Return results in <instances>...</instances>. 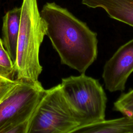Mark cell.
Returning a JSON list of instances; mask_svg holds the SVG:
<instances>
[{"label": "cell", "mask_w": 133, "mask_h": 133, "mask_svg": "<svg viewBox=\"0 0 133 133\" xmlns=\"http://www.w3.org/2000/svg\"><path fill=\"white\" fill-rule=\"evenodd\" d=\"M0 75L5 76H7L10 78H14V75L10 73L9 71H8L7 70H6V69H4L3 68L1 67L0 66Z\"/></svg>", "instance_id": "cell-14"}, {"label": "cell", "mask_w": 133, "mask_h": 133, "mask_svg": "<svg viewBox=\"0 0 133 133\" xmlns=\"http://www.w3.org/2000/svg\"><path fill=\"white\" fill-rule=\"evenodd\" d=\"M133 72V38L125 43L105 63L102 78L105 88L110 92L123 91Z\"/></svg>", "instance_id": "cell-6"}, {"label": "cell", "mask_w": 133, "mask_h": 133, "mask_svg": "<svg viewBox=\"0 0 133 133\" xmlns=\"http://www.w3.org/2000/svg\"><path fill=\"white\" fill-rule=\"evenodd\" d=\"M21 8L14 63L15 79L37 84L43 70L39 60V48L46 35L47 25L41 16L37 0H22Z\"/></svg>", "instance_id": "cell-2"}, {"label": "cell", "mask_w": 133, "mask_h": 133, "mask_svg": "<svg viewBox=\"0 0 133 133\" xmlns=\"http://www.w3.org/2000/svg\"><path fill=\"white\" fill-rule=\"evenodd\" d=\"M60 84L80 126L105 119L107 98L97 79L81 73L62 78Z\"/></svg>", "instance_id": "cell-3"}, {"label": "cell", "mask_w": 133, "mask_h": 133, "mask_svg": "<svg viewBox=\"0 0 133 133\" xmlns=\"http://www.w3.org/2000/svg\"><path fill=\"white\" fill-rule=\"evenodd\" d=\"M113 109L124 116L133 117V89L121 95L114 103Z\"/></svg>", "instance_id": "cell-10"}, {"label": "cell", "mask_w": 133, "mask_h": 133, "mask_svg": "<svg viewBox=\"0 0 133 133\" xmlns=\"http://www.w3.org/2000/svg\"><path fill=\"white\" fill-rule=\"evenodd\" d=\"M0 47H4L3 44V42L2 40L0 38Z\"/></svg>", "instance_id": "cell-15"}, {"label": "cell", "mask_w": 133, "mask_h": 133, "mask_svg": "<svg viewBox=\"0 0 133 133\" xmlns=\"http://www.w3.org/2000/svg\"><path fill=\"white\" fill-rule=\"evenodd\" d=\"M92 8H101L112 18L133 27V0H82Z\"/></svg>", "instance_id": "cell-7"}, {"label": "cell", "mask_w": 133, "mask_h": 133, "mask_svg": "<svg viewBox=\"0 0 133 133\" xmlns=\"http://www.w3.org/2000/svg\"><path fill=\"white\" fill-rule=\"evenodd\" d=\"M45 90L40 82H19L0 103V129L30 117Z\"/></svg>", "instance_id": "cell-5"}, {"label": "cell", "mask_w": 133, "mask_h": 133, "mask_svg": "<svg viewBox=\"0 0 133 133\" xmlns=\"http://www.w3.org/2000/svg\"><path fill=\"white\" fill-rule=\"evenodd\" d=\"M21 8L15 7L6 12L3 18V44L14 64L17 53Z\"/></svg>", "instance_id": "cell-8"}, {"label": "cell", "mask_w": 133, "mask_h": 133, "mask_svg": "<svg viewBox=\"0 0 133 133\" xmlns=\"http://www.w3.org/2000/svg\"><path fill=\"white\" fill-rule=\"evenodd\" d=\"M30 117L12 123L0 129V133H26Z\"/></svg>", "instance_id": "cell-12"}, {"label": "cell", "mask_w": 133, "mask_h": 133, "mask_svg": "<svg viewBox=\"0 0 133 133\" xmlns=\"http://www.w3.org/2000/svg\"><path fill=\"white\" fill-rule=\"evenodd\" d=\"M19 82L15 79L0 75V103L7 97Z\"/></svg>", "instance_id": "cell-11"}, {"label": "cell", "mask_w": 133, "mask_h": 133, "mask_svg": "<svg viewBox=\"0 0 133 133\" xmlns=\"http://www.w3.org/2000/svg\"><path fill=\"white\" fill-rule=\"evenodd\" d=\"M0 66L15 76L14 64L4 47H0Z\"/></svg>", "instance_id": "cell-13"}, {"label": "cell", "mask_w": 133, "mask_h": 133, "mask_svg": "<svg viewBox=\"0 0 133 133\" xmlns=\"http://www.w3.org/2000/svg\"><path fill=\"white\" fill-rule=\"evenodd\" d=\"M79 126L59 84L45 90L29 119L26 133H68Z\"/></svg>", "instance_id": "cell-4"}, {"label": "cell", "mask_w": 133, "mask_h": 133, "mask_svg": "<svg viewBox=\"0 0 133 133\" xmlns=\"http://www.w3.org/2000/svg\"><path fill=\"white\" fill-rule=\"evenodd\" d=\"M68 133H133V117L105 119L79 126Z\"/></svg>", "instance_id": "cell-9"}, {"label": "cell", "mask_w": 133, "mask_h": 133, "mask_svg": "<svg viewBox=\"0 0 133 133\" xmlns=\"http://www.w3.org/2000/svg\"><path fill=\"white\" fill-rule=\"evenodd\" d=\"M47 25L46 35L61 63L85 73L98 55L97 34L66 8L46 3L40 11Z\"/></svg>", "instance_id": "cell-1"}]
</instances>
